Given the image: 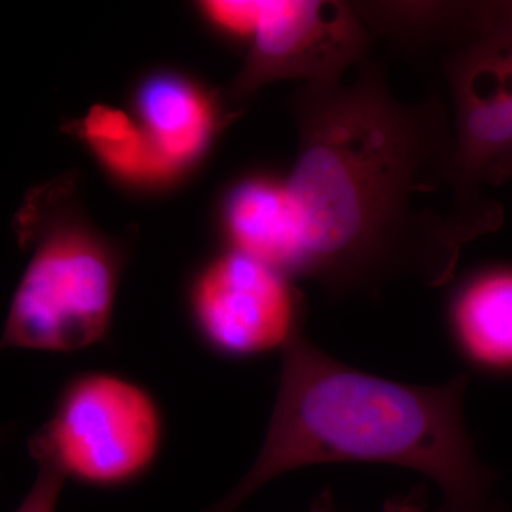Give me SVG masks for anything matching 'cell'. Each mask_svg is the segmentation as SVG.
<instances>
[{"label": "cell", "instance_id": "cell-1", "mask_svg": "<svg viewBox=\"0 0 512 512\" xmlns=\"http://www.w3.org/2000/svg\"><path fill=\"white\" fill-rule=\"evenodd\" d=\"M446 109L436 92L396 99L384 64L370 60L349 86L305 84L293 94L299 148L285 181L301 232L299 278L336 299L376 296L397 279L430 288L453 279L468 241L446 212L421 202L448 194Z\"/></svg>", "mask_w": 512, "mask_h": 512}, {"label": "cell", "instance_id": "cell-16", "mask_svg": "<svg viewBox=\"0 0 512 512\" xmlns=\"http://www.w3.org/2000/svg\"><path fill=\"white\" fill-rule=\"evenodd\" d=\"M512 180V148L498 158L485 175V183L501 185Z\"/></svg>", "mask_w": 512, "mask_h": 512}, {"label": "cell", "instance_id": "cell-8", "mask_svg": "<svg viewBox=\"0 0 512 512\" xmlns=\"http://www.w3.org/2000/svg\"><path fill=\"white\" fill-rule=\"evenodd\" d=\"M447 328L467 365L488 375H512V265L468 275L448 301Z\"/></svg>", "mask_w": 512, "mask_h": 512}, {"label": "cell", "instance_id": "cell-14", "mask_svg": "<svg viewBox=\"0 0 512 512\" xmlns=\"http://www.w3.org/2000/svg\"><path fill=\"white\" fill-rule=\"evenodd\" d=\"M35 483L30 487L15 512H56L57 501L66 478L55 468L37 466Z\"/></svg>", "mask_w": 512, "mask_h": 512}, {"label": "cell", "instance_id": "cell-6", "mask_svg": "<svg viewBox=\"0 0 512 512\" xmlns=\"http://www.w3.org/2000/svg\"><path fill=\"white\" fill-rule=\"evenodd\" d=\"M188 303L202 345L222 359L282 353L303 333L305 301L293 279L235 249L202 266Z\"/></svg>", "mask_w": 512, "mask_h": 512}, {"label": "cell", "instance_id": "cell-2", "mask_svg": "<svg viewBox=\"0 0 512 512\" xmlns=\"http://www.w3.org/2000/svg\"><path fill=\"white\" fill-rule=\"evenodd\" d=\"M278 393L261 451L244 478L202 512H237L274 478L329 463L392 464L430 477L436 512H498L495 473L464 424L468 376L440 386L384 379L345 365L301 333L281 353Z\"/></svg>", "mask_w": 512, "mask_h": 512}, {"label": "cell", "instance_id": "cell-5", "mask_svg": "<svg viewBox=\"0 0 512 512\" xmlns=\"http://www.w3.org/2000/svg\"><path fill=\"white\" fill-rule=\"evenodd\" d=\"M164 436L163 410L153 393L117 373L93 370L63 384L28 447L37 466L55 468L66 480L119 490L153 470Z\"/></svg>", "mask_w": 512, "mask_h": 512}, {"label": "cell", "instance_id": "cell-4", "mask_svg": "<svg viewBox=\"0 0 512 512\" xmlns=\"http://www.w3.org/2000/svg\"><path fill=\"white\" fill-rule=\"evenodd\" d=\"M443 69L454 110L450 218L471 242L504 222V208L484 194V183L512 148V0L477 2L470 29L447 50Z\"/></svg>", "mask_w": 512, "mask_h": 512}, {"label": "cell", "instance_id": "cell-12", "mask_svg": "<svg viewBox=\"0 0 512 512\" xmlns=\"http://www.w3.org/2000/svg\"><path fill=\"white\" fill-rule=\"evenodd\" d=\"M70 131L82 138L100 163L121 180L143 184L173 177L143 126L124 111L97 104L84 119L74 121Z\"/></svg>", "mask_w": 512, "mask_h": 512}, {"label": "cell", "instance_id": "cell-7", "mask_svg": "<svg viewBox=\"0 0 512 512\" xmlns=\"http://www.w3.org/2000/svg\"><path fill=\"white\" fill-rule=\"evenodd\" d=\"M372 36L352 2L265 0L229 100L241 103L279 80L338 83L350 66L369 60Z\"/></svg>", "mask_w": 512, "mask_h": 512}, {"label": "cell", "instance_id": "cell-15", "mask_svg": "<svg viewBox=\"0 0 512 512\" xmlns=\"http://www.w3.org/2000/svg\"><path fill=\"white\" fill-rule=\"evenodd\" d=\"M308 512H335V498L329 487L316 495ZM382 512H429L426 487L419 485L409 493L394 495L384 503Z\"/></svg>", "mask_w": 512, "mask_h": 512}, {"label": "cell", "instance_id": "cell-11", "mask_svg": "<svg viewBox=\"0 0 512 512\" xmlns=\"http://www.w3.org/2000/svg\"><path fill=\"white\" fill-rule=\"evenodd\" d=\"M477 2H352L372 35L410 56L457 45L470 29Z\"/></svg>", "mask_w": 512, "mask_h": 512}, {"label": "cell", "instance_id": "cell-13", "mask_svg": "<svg viewBox=\"0 0 512 512\" xmlns=\"http://www.w3.org/2000/svg\"><path fill=\"white\" fill-rule=\"evenodd\" d=\"M204 15L218 28L237 36H254L258 25L259 0H210L201 2Z\"/></svg>", "mask_w": 512, "mask_h": 512}, {"label": "cell", "instance_id": "cell-3", "mask_svg": "<svg viewBox=\"0 0 512 512\" xmlns=\"http://www.w3.org/2000/svg\"><path fill=\"white\" fill-rule=\"evenodd\" d=\"M15 228L32 255L10 301L2 348L76 353L104 342L126 254L87 222L73 178L30 191Z\"/></svg>", "mask_w": 512, "mask_h": 512}, {"label": "cell", "instance_id": "cell-10", "mask_svg": "<svg viewBox=\"0 0 512 512\" xmlns=\"http://www.w3.org/2000/svg\"><path fill=\"white\" fill-rule=\"evenodd\" d=\"M137 109L173 177L210 144L215 124L210 97L184 77L160 74L148 79L138 92Z\"/></svg>", "mask_w": 512, "mask_h": 512}, {"label": "cell", "instance_id": "cell-9", "mask_svg": "<svg viewBox=\"0 0 512 512\" xmlns=\"http://www.w3.org/2000/svg\"><path fill=\"white\" fill-rule=\"evenodd\" d=\"M231 249L295 279L301 276L302 242L286 181L252 177L229 192L224 207Z\"/></svg>", "mask_w": 512, "mask_h": 512}]
</instances>
